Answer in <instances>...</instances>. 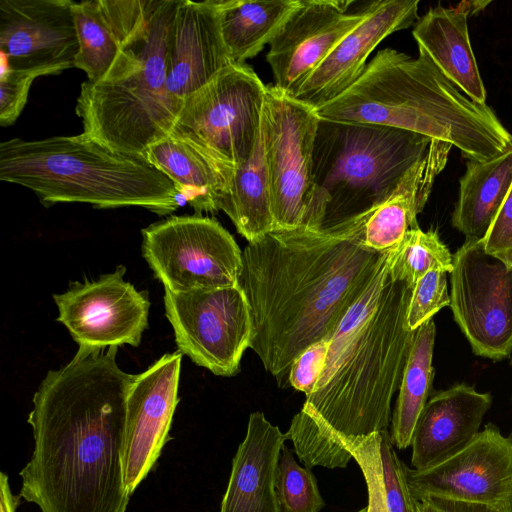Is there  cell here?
<instances>
[{
  "label": "cell",
  "instance_id": "obj_1",
  "mask_svg": "<svg viewBox=\"0 0 512 512\" xmlns=\"http://www.w3.org/2000/svg\"><path fill=\"white\" fill-rule=\"evenodd\" d=\"M117 351L79 347L34 393V448L19 495L40 512H126V408L136 374L118 366Z\"/></svg>",
  "mask_w": 512,
  "mask_h": 512
},
{
  "label": "cell",
  "instance_id": "obj_2",
  "mask_svg": "<svg viewBox=\"0 0 512 512\" xmlns=\"http://www.w3.org/2000/svg\"><path fill=\"white\" fill-rule=\"evenodd\" d=\"M369 211L320 228L274 230L242 251L250 348L280 387L305 349L331 339L377 274L387 251L364 245Z\"/></svg>",
  "mask_w": 512,
  "mask_h": 512
},
{
  "label": "cell",
  "instance_id": "obj_3",
  "mask_svg": "<svg viewBox=\"0 0 512 512\" xmlns=\"http://www.w3.org/2000/svg\"><path fill=\"white\" fill-rule=\"evenodd\" d=\"M394 249L337 326L322 374L285 433L307 468L323 467L332 436H370L392 420L415 333L406 320L412 289L390 275Z\"/></svg>",
  "mask_w": 512,
  "mask_h": 512
},
{
  "label": "cell",
  "instance_id": "obj_4",
  "mask_svg": "<svg viewBox=\"0 0 512 512\" xmlns=\"http://www.w3.org/2000/svg\"><path fill=\"white\" fill-rule=\"evenodd\" d=\"M316 111L321 119L442 141L467 160L488 161L512 149V134L487 104L467 97L426 57L392 48L377 52L352 86Z\"/></svg>",
  "mask_w": 512,
  "mask_h": 512
},
{
  "label": "cell",
  "instance_id": "obj_5",
  "mask_svg": "<svg viewBox=\"0 0 512 512\" xmlns=\"http://www.w3.org/2000/svg\"><path fill=\"white\" fill-rule=\"evenodd\" d=\"M0 180L29 188L46 207L138 206L165 216L178 209L181 196L144 157L115 152L84 133L1 142Z\"/></svg>",
  "mask_w": 512,
  "mask_h": 512
},
{
  "label": "cell",
  "instance_id": "obj_6",
  "mask_svg": "<svg viewBox=\"0 0 512 512\" xmlns=\"http://www.w3.org/2000/svg\"><path fill=\"white\" fill-rule=\"evenodd\" d=\"M431 141L396 128L320 118L304 227L330 225L383 202Z\"/></svg>",
  "mask_w": 512,
  "mask_h": 512
},
{
  "label": "cell",
  "instance_id": "obj_7",
  "mask_svg": "<svg viewBox=\"0 0 512 512\" xmlns=\"http://www.w3.org/2000/svg\"><path fill=\"white\" fill-rule=\"evenodd\" d=\"M180 0H154L139 43L140 66L104 83L85 81L76 103L85 135L123 154L142 156L168 137L183 103L166 86L169 32Z\"/></svg>",
  "mask_w": 512,
  "mask_h": 512
},
{
  "label": "cell",
  "instance_id": "obj_8",
  "mask_svg": "<svg viewBox=\"0 0 512 512\" xmlns=\"http://www.w3.org/2000/svg\"><path fill=\"white\" fill-rule=\"evenodd\" d=\"M265 94L266 85L251 67L232 63L185 99L169 136L239 165L260 139Z\"/></svg>",
  "mask_w": 512,
  "mask_h": 512
},
{
  "label": "cell",
  "instance_id": "obj_9",
  "mask_svg": "<svg viewBox=\"0 0 512 512\" xmlns=\"http://www.w3.org/2000/svg\"><path fill=\"white\" fill-rule=\"evenodd\" d=\"M316 108L266 85L261 138L276 230L305 226L313 195Z\"/></svg>",
  "mask_w": 512,
  "mask_h": 512
},
{
  "label": "cell",
  "instance_id": "obj_10",
  "mask_svg": "<svg viewBox=\"0 0 512 512\" xmlns=\"http://www.w3.org/2000/svg\"><path fill=\"white\" fill-rule=\"evenodd\" d=\"M141 232L143 257L164 289L186 292L238 284L242 251L215 218L171 216Z\"/></svg>",
  "mask_w": 512,
  "mask_h": 512
},
{
  "label": "cell",
  "instance_id": "obj_11",
  "mask_svg": "<svg viewBox=\"0 0 512 512\" xmlns=\"http://www.w3.org/2000/svg\"><path fill=\"white\" fill-rule=\"evenodd\" d=\"M164 305L178 351L217 376L238 373L252 336L249 305L239 284L186 292L165 289Z\"/></svg>",
  "mask_w": 512,
  "mask_h": 512
},
{
  "label": "cell",
  "instance_id": "obj_12",
  "mask_svg": "<svg viewBox=\"0 0 512 512\" xmlns=\"http://www.w3.org/2000/svg\"><path fill=\"white\" fill-rule=\"evenodd\" d=\"M450 307L473 352L494 361L512 352V269L468 240L453 255Z\"/></svg>",
  "mask_w": 512,
  "mask_h": 512
},
{
  "label": "cell",
  "instance_id": "obj_13",
  "mask_svg": "<svg viewBox=\"0 0 512 512\" xmlns=\"http://www.w3.org/2000/svg\"><path fill=\"white\" fill-rule=\"evenodd\" d=\"M126 268L95 280L71 283L54 294L57 321L69 331L79 347L104 349L129 344L138 346L148 326L150 301L124 280Z\"/></svg>",
  "mask_w": 512,
  "mask_h": 512
},
{
  "label": "cell",
  "instance_id": "obj_14",
  "mask_svg": "<svg viewBox=\"0 0 512 512\" xmlns=\"http://www.w3.org/2000/svg\"><path fill=\"white\" fill-rule=\"evenodd\" d=\"M412 496H442L512 509V432L488 424L459 452L427 469L406 466Z\"/></svg>",
  "mask_w": 512,
  "mask_h": 512
},
{
  "label": "cell",
  "instance_id": "obj_15",
  "mask_svg": "<svg viewBox=\"0 0 512 512\" xmlns=\"http://www.w3.org/2000/svg\"><path fill=\"white\" fill-rule=\"evenodd\" d=\"M71 0H0L5 68L35 78L75 67L78 38Z\"/></svg>",
  "mask_w": 512,
  "mask_h": 512
},
{
  "label": "cell",
  "instance_id": "obj_16",
  "mask_svg": "<svg viewBox=\"0 0 512 512\" xmlns=\"http://www.w3.org/2000/svg\"><path fill=\"white\" fill-rule=\"evenodd\" d=\"M154 0L73 2L78 38L75 67L91 83L114 82L140 66L139 43Z\"/></svg>",
  "mask_w": 512,
  "mask_h": 512
},
{
  "label": "cell",
  "instance_id": "obj_17",
  "mask_svg": "<svg viewBox=\"0 0 512 512\" xmlns=\"http://www.w3.org/2000/svg\"><path fill=\"white\" fill-rule=\"evenodd\" d=\"M352 1L298 0L267 53L274 85L294 97L341 39L365 18L367 6L349 13Z\"/></svg>",
  "mask_w": 512,
  "mask_h": 512
},
{
  "label": "cell",
  "instance_id": "obj_18",
  "mask_svg": "<svg viewBox=\"0 0 512 512\" xmlns=\"http://www.w3.org/2000/svg\"><path fill=\"white\" fill-rule=\"evenodd\" d=\"M183 354L166 353L136 377L127 397L124 485L131 496L171 440Z\"/></svg>",
  "mask_w": 512,
  "mask_h": 512
},
{
  "label": "cell",
  "instance_id": "obj_19",
  "mask_svg": "<svg viewBox=\"0 0 512 512\" xmlns=\"http://www.w3.org/2000/svg\"><path fill=\"white\" fill-rule=\"evenodd\" d=\"M419 0H380L367 5L362 22L346 34L294 98L318 108L346 91L363 74L367 58L388 35L417 22Z\"/></svg>",
  "mask_w": 512,
  "mask_h": 512
},
{
  "label": "cell",
  "instance_id": "obj_20",
  "mask_svg": "<svg viewBox=\"0 0 512 512\" xmlns=\"http://www.w3.org/2000/svg\"><path fill=\"white\" fill-rule=\"evenodd\" d=\"M232 63L221 34L219 0H180L167 43L168 92L184 102Z\"/></svg>",
  "mask_w": 512,
  "mask_h": 512
},
{
  "label": "cell",
  "instance_id": "obj_21",
  "mask_svg": "<svg viewBox=\"0 0 512 512\" xmlns=\"http://www.w3.org/2000/svg\"><path fill=\"white\" fill-rule=\"evenodd\" d=\"M491 404L489 393L478 392L465 383L434 393L412 435L414 469L432 467L463 449L479 433Z\"/></svg>",
  "mask_w": 512,
  "mask_h": 512
},
{
  "label": "cell",
  "instance_id": "obj_22",
  "mask_svg": "<svg viewBox=\"0 0 512 512\" xmlns=\"http://www.w3.org/2000/svg\"><path fill=\"white\" fill-rule=\"evenodd\" d=\"M488 4L489 1H462L453 7L438 4L417 20L412 31L418 54L479 104H486L487 94L470 43L468 17Z\"/></svg>",
  "mask_w": 512,
  "mask_h": 512
},
{
  "label": "cell",
  "instance_id": "obj_23",
  "mask_svg": "<svg viewBox=\"0 0 512 512\" xmlns=\"http://www.w3.org/2000/svg\"><path fill=\"white\" fill-rule=\"evenodd\" d=\"M286 440L278 426L256 411L232 460L220 512H279L275 476Z\"/></svg>",
  "mask_w": 512,
  "mask_h": 512
},
{
  "label": "cell",
  "instance_id": "obj_24",
  "mask_svg": "<svg viewBox=\"0 0 512 512\" xmlns=\"http://www.w3.org/2000/svg\"><path fill=\"white\" fill-rule=\"evenodd\" d=\"M452 146L432 140L425 154L405 173L395 190L370 209L364 223V245L378 252L399 245L406 232L417 228L436 177L445 168Z\"/></svg>",
  "mask_w": 512,
  "mask_h": 512
},
{
  "label": "cell",
  "instance_id": "obj_25",
  "mask_svg": "<svg viewBox=\"0 0 512 512\" xmlns=\"http://www.w3.org/2000/svg\"><path fill=\"white\" fill-rule=\"evenodd\" d=\"M143 157L173 182L195 214L219 211L235 166L172 136L150 146Z\"/></svg>",
  "mask_w": 512,
  "mask_h": 512
},
{
  "label": "cell",
  "instance_id": "obj_26",
  "mask_svg": "<svg viewBox=\"0 0 512 512\" xmlns=\"http://www.w3.org/2000/svg\"><path fill=\"white\" fill-rule=\"evenodd\" d=\"M451 222L465 239L483 240L512 185V149L488 161L467 160Z\"/></svg>",
  "mask_w": 512,
  "mask_h": 512
},
{
  "label": "cell",
  "instance_id": "obj_27",
  "mask_svg": "<svg viewBox=\"0 0 512 512\" xmlns=\"http://www.w3.org/2000/svg\"><path fill=\"white\" fill-rule=\"evenodd\" d=\"M298 0H219L221 34L233 63L243 64L270 44Z\"/></svg>",
  "mask_w": 512,
  "mask_h": 512
},
{
  "label": "cell",
  "instance_id": "obj_28",
  "mask_svg": "<svg viewBox=\"0 0 512 512\" xmlns=\"http://www.w3.org/2000/svg\"><path fill=\"white\" fill-rule=\"evenodd\" d=\"M219 210L231 219L248 243L276 230L261 135L250 158L234 167L229 189Z\"/></svg>",
  "mask_w": 512,
  "mask_h": 512
},
{
  "label": "cell",
  "instance_id": "obj_29",
  "mask_svg": "<svg viewBox=\"0 0 512 512\" xmlns=\"http://www.w3.org/2000/svg\"><path fill=\"white\" fill-rule=\"evenodd\" d=\"M436 327L433 318L415 330L399 394L392 413L391 439L398 449L411 444L417 420L432 388Z\"/></svg>",
  "mask_w": 512,
  "mask_h": 512
},
{
  "label": "cell",
  "instance_id": "obj_30",
  "mask_svg": "<svg viewBox=\"0 0 512 512\" xmlns=\"http://www.w3.org/2000/svg\"><path fill=\"white\" fill-rule=\"evenodd\" d=\"M380 432L366 437L332 436L323 467L345 468L354 458L368 490V505L359 512H390L380 457Z\"/></svg>",
  "mask_w": 512,
  "mask_h": 512
},
{
  "label": "cell",
  "instance_id": "obj_31",
  "mask_svg": "<svg viewBox=\"0 0 512 512\" xmlns=\"http://www.w3.org/2000/svg\"><path fill=\"white\" fill-rule=\"evenodd\" d=\"M453 255L440 240L438 233L419 227L410 229L394 249L390 266L393 279L405 282L411 289L431 270L451 273Z\"/></svg>",
  "mask_w": 512,
  "mask_h": 512
},
{
  "label": "cell",
  "instance_id": "obj_32",
  "mask_svg": "<svg viewBox=\"0 0 512 512\" xmlns=\"http://www.w3.org/2000/svg\"><path fill=\"white\" fill-rule=\"evenodd\" d=\"M279 512H320L325 506L310 468L301 467L284 444L275 476Z\"/></svg>",
  "mask_w": 512,
  "mask_h": 512
},
{
  "label": "cell",
  "instance_id": "obj_33",
  "mask_svg": "<svg viewBox=\"0 0 512 512\" xmlns=\"http://www.w3.org/2000/svg\"><path fill=\"white\" fill-rule=\"evenodd\" d=\"M446 272L431 270L412 289L407 309V327L415 331L445 306L450 305Z\"/></svg>",
  "mask_w": 512,
  "mask_h": 512
},
{
  "label": "cell",
  "instance_id": "obj_34",
  "mask_svg": "<svg viewBox=\"0 0 512 512\" xmlns=\"http://www.w3.org/2000/svg\"><path fill=\"white\" fill-rule=\"evenodd\" d=\"M379 449L389 511L418 512L417 500L407 483L406 465L395 452L388 430L380 432Z\"/></svg>",
  "mask_w": 512,
  "mask_h": 512
},
{
  "label": "cell",
  "instance_id": "obj_35",
  "mask_svg": "<svg viewBox=\"0 0 512 512\" xmlns=\"http://www.w3.org/2000/svg\"><path fill=\"white\" fill-rule=\"evenodd\" d=\"M35 80L31 74L4 68L0 78V125H12L21 114Z\"/></svg>",
  "mask_w": 512,
  "mask_h": 512
},
{
  "label": "cell",
  "instance_id": "obj_36",
  "mask_svg": "<svg viewBox=\"0 0 512 512\" xmlns=\"http://www.w3.org/2000/svg\"><path fill=\"white\" fill-rule=\"evenodd\" d=\"M330 339H324L305 349L291 364L288 383L308 395L313 392L325 366Z\"/></svg>",
  "mask_w": 512,
  "mask_h": 512
},
{
  "label": "cell",
  "instance_id": "obj_37",
  "mask_svg": "<svg viewBox=\"0 0 512 512\" xmlns=\"http://www.w3.org/2000/svg\"><path fill=\"white\" fill-rule=\"evenodd\" d=\"M483 242L488 254L512 269V185Z\"/></svg>",
  "mask_w": 512,
  "mask_h": 512
},
{
  "label": "cell",
  "instance_id": "obj_38",
  "mask_svg": "<svg viewBox=\"0 0 512 512\" xmlns=\"http://www.w3.org/2000/svg\"><path fill=\"white\" fill-rule=\"evenodd\" d=\"M418 512H512L501 506L454 499L442 496H425L417 500Z\"/></svg>",
  "mask_w": 512,
  "mask_h": 512
},
{
  "label": "cell",
  "instance_id": "obj_39",
  "mask_svg": "<svg viewBox=\"0 0 512 512\" xmlns=\"http://www.w3.org/2000/svg\"><path fill=\"white\" fill-rule=\"evenodd\" d=\"M20 495L15 496L10 489L8 475L0 473V512H16L20 504Z\"/></svg>",
  "mask_w": 512,
  "mask_h": 512
},
{
  "label": "cell",
  "instance_id": "obj_40",
  "mask_svg": "<svg viewBox=\"0 0 512 512\" xmlns=\"http://www.w3.org/2000/svg\"><path fill=\"white\" fill-rule=\"evenodd\" d=\"M510 365L512 366V360L510 361Z\"/></svg>",
  "mask_w": 512,
  "mask_h": 512
}]
</instances>
